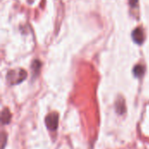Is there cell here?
Here are the masks:
<instances>
[{
  "mask_svg": "<svg viewBox=\"0 0 149 149\" xmlns=\"http://www.w3.org/2000/svg\"><path fill=\"white\" fill-rule=\"evenodd\" d=\"M26 77L27 72L23 69H19L17 71H10L6 76L10 85H17L21 83L26 79Z\"/></svg>",
  "mask_w": 149,
  "mask_h": 149,
  "instance_id": "6da1fadb",
  "label": "cell"
},
{
  "mask_svg": "<svg viewBox=\"0 0 149 149\" xmlns=\"http://www.w3.org/2000/svg\"><path fill=\"white\" fill-rule=\"evenodd\" d=\"M45 125L51 131H55L58 126V114L57 113H52L45 118Z\"/></svg>",
  "mask_w": 149,
  "mask_h": 149,
  "instance_id": "7a4b0ae2",
  "label": "cell"
},
{
  "mask_svg": "<svg viewBox=\"0 0 149 149\" xmlns=\"http://www.w3.org/2000/svg\"><path fill=\"white\" fill-rule=\"evenodd\" d=\"M132 38L136 44H139V45L142 44L145 39V35H144V31H143L142 28L138 27V28L134 29L132 33Z\"/></svg>",
  "mask_w": 149,
  "mask_h": 149,
  "instance_id": "3957f363",
  "label": "cell"
},
{
  "mask_svg": "<svg viewBox=\"0 0 149 149\" xmlns=\"http://www.w3.org/2000/svg\"><path fill=\"white\" fill-rule=\"evenodd\" d=\"M115 109L117 113L122 115L125 112H126V105H125V101L124 99L122 97H118L116 102H115Z\"/></svg>",
  "mask_w": 149,
  "mask_h": 149,
  "instance_id": "277c9868",
  "label": "cell"
},
{
  "mask_svg": "<svg viewBox=\"0 0 149 149\" xmlns=\"http://www.w3.org/2000/svg\"><path fill=\"white\" fill-rule=\"evenodd\" d=\"M133 72H134V75L136 78H141L145 73V67L143 65H137L134 66V68L133 70Z\"/></svg>",
  "mask_w": 149,
  "mask_h": 149,
  "instance_id": "5b68a950",
  "label": "cell"
},
{
  "mask_svg": "<svg viewBox=\"0 0 149 149\" xmlns=\"http://www.w3.org/2000/svg\"><path fill=\"white\" fill-rule=\"evenodd\" d=\"M11 119V113L8 108H4L2 112V123L8 124Z\"/></svg>",
  "mask_w": 149,
  "mask_h": 149,
  "instance_id": "8992f818",
  "label": "cell"
},
{
  "mask_svg": "<svg viewBox=\"0 0 149 149\" xmlns=\"http://www.w3.org/2000/svg\"><path fill=\"white\" fill-rule=\"evenodd\" d=\"M40 66H41V64L38 60H34L33 63H32V65H31V68H32V72H33V74L34 72L38 73L39 69H40Z\"/></svg>",
  "mask_w": 149,
  "mask_h": 149,
  "instance_id": "52a82bcc",
  "label": "cell"
},
{
  "mask_svg": "<svg viewBox=\"0 0 149 149\" xmlns=\"http://www.w3.org/2000/svg\"><path fill=\"white\" fill-rule=\"evenodd\" d=\"M129 3H130L132 7H134L138 3V0H129Z\"/></svg>",
  "mask_w": 149,
  "mask_h": 149,
  "instance_id": "ba28073f",
  "label": "cell"
}]
</instances>
